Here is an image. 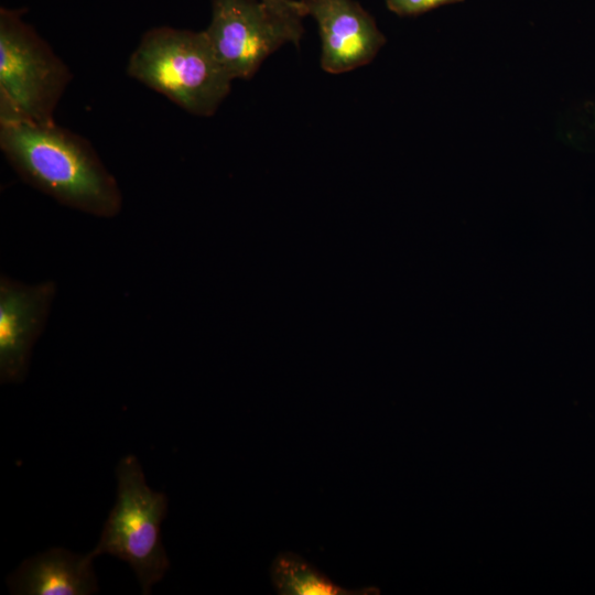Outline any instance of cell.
<instances>
[{
  "label": "cell",
  "mask_w": 595,
  "mask_h": 595,
  "mask_svg": "<svg viewBox=\"0 0 595 595\" xmlns=\"http://www.w3.org/2000/svg\"><path fill=\"white\" fill-rule=\"evenodd\" d=\"M127 73L185 111L213 116L234 80L205 31L160 26L147 31L130 54Z\"/></svg>",
  "instance_id": "cell-2"
},
{
  "label": "cell",
  "mask_w": 595,
  "mask_h": 595,
  "mask_svg": "<svg viewBox=\"0 0 595 595\" xmlns=\"http://www.w3.org/2000/svg\"><path fill=\"white\" fill-rule=\"evenodd\" d=\"M117 500L104 524L94 558L110 554L133 570L143 594L161 581L170 567L161 542V523L167 510L164 493L151 489L138 458L122 457L117 466Z\"/></svg>",
  "instance_id": "cell-3"
},
{
  "label": "cell",
  "mask_w": 595,
  "mask_h": 595,
  "mask_svg": "<svg viewBox=\"0 0 595 595\" xmlns=\"http://www.w3.org/2000/svg\"><path fill=\"white\" fill-rule=\"evenodd\" d=\"M0 149L21 178L56 202L111 218L122 207L118 182L91 144L57 126L0 113Z\"/></svg>",
  "instance_id": "cell-1"
},
{
  "label": "cell",
  "mask_w": 595,
  "mask_h": 595,
  "mask_svg": "<svg viewBox=\"0 0 595 595\" xmlns=\"http://www.w3.org/2000/svg\"><path fill=\"white\" fill-rule=\"evenodd\" d=\"M464 0H387L388 9L400 17L423 14L436 8Z\"/></svg>",
  "instance_id": "cell-11"
},
{
  "label": "cell",
  "mask_w": 595,
  "mask_h": 595,
  "mask_svg": "<svg viewBox=\"0 0 595 595\" xmlns=\"http://www.w3.org/2000/svg\"><path fill=\"white\" fill-rule=\"evenodd\" d=\"M271 12L288 23L296 32L303 34L302 20L306 17L301 0H260Z\"/></svg>",
  "instance_id": "cell-10"
},
{
  "label": "cell",
  "mask_w": 595,
  "mask_h": 595,
  "mask_svg": "<svg viewBox=\"0 0 595 595\" xmlns=\"http://www.w3.org/2000/svg\"><path fill=\"white\" fill-rule=\"evenodd\" d=\"M317 23L321 66L342 74L370 63L386 43L374 18L354 0H301Z\"/></svg>",
  "instance_id": "cell-7"
},
{
  "label": "cell",
  "mask_w": 595,
  "mask_h": 595,
  "mask_svg": "<svg viewBox=\"0 0 595 595\" xmlns=\"http://www.w3.org/2000/svg\"><path fill=\"white\" fill-rule=\"evenodd\" d=\"M94 559L90 553L53 548L21 563L8 577V586L20 595H89L98 591Z\"/></svg>",
  "instance_id": "cell-8"
},
{
  "label": "cell",
  "mask_w": 595,
  "mask_h": 595,
  "mask_svg": "<svg viewBox=\"0 0 595 595\" xmlns=\"http://www.w3.org/2000/svg\"><path fill=\"white\" fill-rule=\"evenodd\" d=\"M56 294L53 281L25 284L0 278V380L21 382Z\"/></svg>",
  "instance_id": "cell-6"
},
{
  "label": "cell",
  "mask_w": 595,
  "mask_h": 595,
  "mask_svg": "<svg viewBox=\"0 0 595 595\" xmlns=\"http://www.w3.org/2000/svg\"><path fill=\"white\" fill-rule=\"evenodd\" d=\"M72 73L20 13L0 10V113L54 121Z\"/></svg>",
  "instance_id": "cell-4"
},
{
  "label": "cell",
  "mask_w": 595,
  "mask_h": 595,
  "mask_svg": "<svg viewBox=\"0 0 595 595\" xmlns=\"http://www.w3.org/2000/svg\"><path fill=\"white\" fill-rule=\"evenodd\" d=\"M204 31L232 79L251 78L269 55L285 43L299 46L303 35L260 0H212Z\"/></svg>",
  "instance_id": "cell-5"
},
{
  "label": "cell",
  "mask_w": 595,
  "mask_h": 595,
  "mask_svg": "<svg viewBox=\"0 0 595 595\" xmlns=\"http://www.w3.org/2000/svg\"><path fill=\"white\" fill-rule=\"evenodd\" d=\"M270 577L280 595H368L375 587L349 589L334 583L325 573L291 551L280 552L270 566Z\"/></svg>",
  "instance_id": "cell-9"
}]
</instances>
